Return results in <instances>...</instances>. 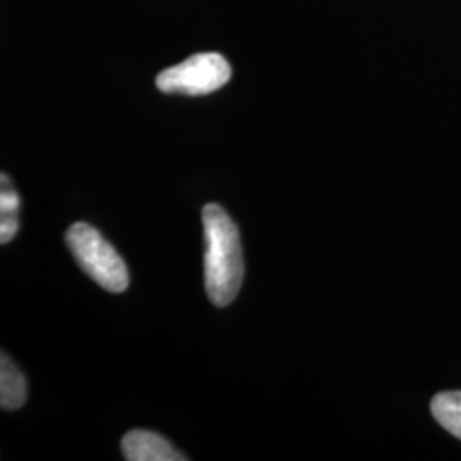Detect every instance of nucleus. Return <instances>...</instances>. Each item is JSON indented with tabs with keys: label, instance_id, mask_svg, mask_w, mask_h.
<instances>
[{
	"label": "nucleus",
	"instance_id": "1",
	"mask_svg": "<svg viewBox=\"0 0 461 461\" xmlns=\"http://www.w3.org/2000/svg\"><path fill=\"white\" fill-rule=\"evenodd\" d=\"M202 222L205 238V291L212 304L226 308L238 296L245 277L240 230L230 214L217 203L203 207Z\"/></svg>",
	"mask_w": 461,
	"mask_h": 461
},
{
	"label": "nucleus",
	"instance_id": "2",
	"mask_svg": "<svg viewBox=\"0 0 461 461\" xmlns=\"http://www.w3.org/2000/svg\"><path fill=\"white\" fill-rule=\"evenodd\" d=\"M66 243L79 267L103 289L123 293L129 287L127 265L96 228L76 222L67 230Z\"/></svg>",
	"mask_w": 461,
	"mask_h": 461
},
{
	"label": "nucleus",
	"instance_id": "3",
	"mask_svg": "<svg viewBox=\"0 0 461 461\" xmlns=\"http://www.w3.org/2000/svg\"><path fill=\"white\" fill-rule=\"evenodd\" d=\"M230 66L219 53H197L178 66L169 67L156 77L166 95L203 96L230 83Z\"/></svg>",
	"mask_w": 461,
	"mask_h": 461
},
{
	"label": "nucleus",
	"instance_id": "4",
	"mask_svg": "<svg viewBox=\"0 0 461 461\" xmlns=\"http://www.w3.org/2000/svg\"><path fill=\"white\" fill-rule=\"evenodd\" d=\"M123 458L129 461L188 460L163 436L150 430H131L122 439Z\"/></svg>",
	"mask_w": 461,
	"mask_h": 461
},
{
	"label": "nucleus",
	"instance_id": "5",
	"mask_svg": "<svg viewBox=\"0 0 461 461\" xmlns=\"http://www.w3.org/2000/svg\"><path fill=\"white\" fill-rule=\"evenodd\" d=\"M28 384L24 375L5 354L0 361V405L4 411H17L24 405Z\"/></svg>",
	"mask_w": 461,
	"mask_h": 461
},
{
	"label": "nucleus",
	"instance_id": "6",
	"mask_svg": "<svg viewBox=\"0 0 461 461\" xmlns=\"http://www.w3.org/2000/svg\"><path fill=\"white\" fill-rule=\"evenodd\" d=\"M0 190V243L7 245L14 240L19 230V209L21 198L7 175H2Z\"/></svg>",
	"mask_w": 461,
	"mask_h": 461
},
{
	"label": "nucleus",
	"instance_id": "7",
	"mask_svg": "<svg viewBox=\"0 0 461 461\" xmlns=\"http://www.w3.org/2000/svg\"><path fill=\"white\" fill-rule=\"evenodd\" d=\"M430 412L434 419L461 439V392H443L432 398Z\"/></svg>",
	"mask_w": 461,
	"mask_h": 461
}]
</instances>
